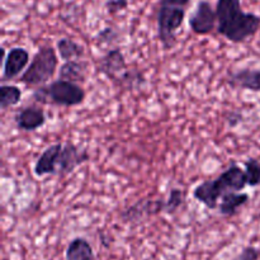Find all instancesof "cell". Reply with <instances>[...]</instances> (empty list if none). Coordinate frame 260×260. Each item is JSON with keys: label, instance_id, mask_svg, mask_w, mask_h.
<instances>
[{"label": "cell", "instance_id": "603a6c76", "mask_svg": "<svg viewBox=\"0 0 260 260\" xmlns=\"http://www.w3.org/2000/svg\"><path fill=\"white\" fill-rule=\"evenodd\" d=\"M260 250L255 246H246L233 260H259Z\"/></svg>", "mask_w": 260, "mask_h": 260}, {"label": "cell", "instance_id": "7c38bea8", "mask_svg": "<svg viewBox=\"0 0 260 260\" xmlns=\"http://www.w3.org/2000/svg\"><path fill=\"white\" fill-rule=\"evenodd\" d=\"M99 71L111 80H116L127 70V62L123 52L119 48H112L102 56L98 61Z\"/></svg>", "mask_w": 260, "mask_h": 260}, {"label": "cell", "instance_id": "2e32d148", "mask_svg": "<svg viewBox=\"0 0 260 260\" xmlns=\"http://www.w3.org/2000/svg\"><path fill=\"white\" fill-rule=\"evenodd\" d=\"M66 260H95L90 243L84 238H75L69 243L65 251Z\"/></svg>", "mask_w": 260, "mask_h": 260}, {"label": "cell", "instance_id": "277c9868", "mask_svg": "<svg viewBox=\"0 0 260 260\" xmlns=\"http://www.w3.org/2000/svg\"><path fill=\"white\" fill-rule=\"evenodd\" d=\"M85 90L79 84L61 79L37 88L32 94V99L37 103L52 104L65 108L80 106L85 101Z\"/></svg>", "mask_w": 260, "mask_h": 260}, {"label": "cell", "instance_id": "30bf717a", "mask_svg": "<svg viewBox=\"0 0 260 260\" xmlns=\"http://www.w3.org/2000/svg\"><path fill=\"white\" fill-rule=\"evenodd\" d=\"M47 117L45 111L37 106H25L18 109L14 116L15 126L18 129L25 132H33L46 124Z\"/></svg>", "mask_w": 260, "mask_h": 260}, {"label": "cell", "instance_id": "d6986e66", "mask_svg": "<svg viewBox=\"0 0 260 260\" xmlns=\"http://www.w3.org/2000/svg\"><path fill=\"white\" fill-rule=\"evenodd\" d=\"M22 101V90L19 86L12 84H3L0 86V108L7 111L8 108L18 106Z\"/></svg>", "mask_w": 260, "mask_h": 260}, {"label": "cell", "instance_id": "5bb4252c", "mask_svg": "<svg viewBox=\"0 0 260 260\" xmlns=\"http://www.w3.org/2000/svg\"><path fill=\"white\" fill-rule=\"evenodd\" d=\"M88 76V62L83 60L66 61L58 70V79L71 83H84Z\"/></svg>", "mask_w": 260, "mask_h": 260}, {"label": "cell", "instance_id": "9a60e30c", "mask_svg": "<svg viewBox=\"0 0 260 260\" xmlns=\"http://www.w3.org/2000/svg\"><path fill=\"white\" fill-rule=\"evenodd\" d=\"M250 196L243 192H231L221 198L218 205V213L223 217H233L238 213V211L245 205H248Z\"/></svg>", "mask_w": 260, "mask_h": 260}, {"label": "cell", "instance_id": "7a4b0ae2", "mask_svg": "<svg viewBox=\"0 0 260 260\" xmlns=\"http://www.w3.org/2000/svg\"><path fill=\"white\" fill-rule=\"evenodd\" d=\"M248 187L245 169L233 162L216 179L205 180L193 189V197L208 210L218 208L220 200L231 192H241Z\"/></svg>", "mask_w": 260, "mask_h": 260}, {"label": "cell", "instance_id": "9c48e42d", "mask_svg": "<svg viewBox=\"0 0 260 260\" xmlns=\"http://www.w3.org/2000/svg\"><path fill=\"white\" fill-rule=\"evenodd\" d=\"M89 154L85 150H80L73 142L63 144L62 150L60 154V161H58V177H66V175L74 173L76 168L89 160Z\"/></svg>", "mask_w": 260, "mask_h": 260}, {"label": "cell", "instance_id": "ba28073f", "mask_svg": "<svg viewBox=\"0 0 260 260\" xmlns=\"http://www.w3.org/2000/svg\"><path fill=\"white\" fill-rule=\"evenodd\" d=\"M3 51V81L14 80L27 70L29 65V52L24 47H12L9 51Z\"/></svg>", "mask_w": 260, "mask_h": 260}, {"label": "cell", "instance_id": "8992f818", "mask_svg": "<svg viewBox=\"0 0 260 260\" xmlns=\"http://www.w3.org/2000/svg\"><path fill=\"white\" fill-rule=\"evenodd\" d=\"M190 30L198 36H206L213 32V29H217V14L216 9L211 5L207 0H201L198 2L194 12L190 14L188 19Z\"/></svg>", "mask_w": 260, "mask_h": 260}, {"label": "cell", "instance_id": "7402d4cb", "mask_svg": "<svg viewBox=\"0 0 260 260\" xmlns=\"http://www.w3.org/2000/svg\"><path fill=\"white\" fill-rule=\"evenodd\" d=\"M118 32L114 28L107 27L95 36V40L101 43H112L118 38Z\"/></svg>", "mask_w": 260, "mask_h": 260}, {"label": "cell", "instance_id": "d4e9b609", "mask_svg": "<svg viewBox=\"0 0 260 260\" xmlns=\"http://www.w3.org/2000/svg\"><path fill=\"white\" fill-rule=\"evenodd\" d=\"M225 122L230 128H235L243 122V114L239 111H229L225 113Z\"/></svg>", "mask_w": 260, "mask_h": 260}, {"label": "cell", "instance_id": "6da1fadb", "mask_svg": "<svg viewBox=\"0 0 260 260\" xmlns=\"http://www.w3.org/2000/svg\"><path fill=\"white\" fill-rule=\"evenodd\" d=\"M217 33L233 43H243L255 36L260 28V15L244 12L241 0H217Z\"/></svg>", "mask_w": 260, "mask_h": 260}, {"label": "cell", "instance_id": "8fae6325", "mask_svg": "<svg viewBox=\"0 0 260 260\" xmlns=\"http://www.w3.org/2000/svg\"><path fill=\"white\" fill-rule=\"evenodd\" d=\"M62 147L63 144L56 142L43 150L33 168V173L36 177L43 178L46 175H57L58 161H60V154Z\"/></svg>", "mask_w": 260, "mask_h": 260}, {"label": "cell", "instance_id": "ffe728a7", "mask_svg": "<svg viewBox=\"0 0 260 260\" xmlns=\"http://www.w3.org/2000/svg\"><path fill=\"white\" fill-rule=\"evenodd\" d=\"M248 187H259L260 185V161L255 157H249L244 161Z\"/></svg>", "mask_w": 260, "mask_h": 260}, {"label": "cell", "instance_id": "5b68a950", "mask_svg": "<svg viewBox=\"0 0 260 260\" xmlns=\"http://www.w3.org/2000/svg\"><path fill=\"white\" fill-rule=\"evenodd\" d=\"M58 68V53L50 45H43L30 60L27 70L20 75L19 81L27 86H45L55 76Z\"/></svg>", "mask_w": 260, "mask_h": 260}, {"label": "cell", "instance_id": "44dd1931", "mask_svg": "<svg viewBox=\"0 0 260 260\" xmlns=\"http://www.w3.org/2000/svg\"><path fill=\"white\" fill-rule=\"evenodd\" d=\"M184 202V194L180 188H173L169 192V197L165 202V213L167 215H174L178 210L183 206Z\"/></svg>", "mask_w": 260, "mask_h": 260}, {"label": "cell", "instance_id": "52a82bcc", "mask_svg": "<svg viewBox=\"0 0 260 260\" xmlns=\"http://www.w3.org/2000/svg\"><path fill=\"white\" fill-rule=\"evenodd\" d=\"M165 202L167 200H151V198L137 201L136 203L128 206L126 210L122 211V221L124 223L140 222L145 218L165 213Z\"/></svg>", "mask_w": 260, "mask_h": 260}, {"label": "cell", "instance_id": "cb8c5ba5", "mask_svg": "<svg viewBox=\"0 0 260 260\" xmlns=\"http://www.w3.org/2000/svg\"><path fill=\"white\" fill-rule=\"evenodd\" d=\"M104 7H106L108 14L114 15L128 8V0H108Z\"/></svg>", "mask_w": 260, "mask_h": 260}, {"label": "cell", "instance_id": "4fadbf2b", "mask_svg": "<svg viewBox=\"0 0 260 260\" xmlns=\"http://www.w3.org/2000/svg\"><path fill=\"white\" fill-rule=\"evenodd\" d=\"M226 83L233 89H244L260 93V70L251 68L239 69L235 73L229 74Z\"/></svg>", "mask_w": 260, "mask_h": 260}, {"label": "cell", "instance_id": "ac0fdd59", "mask_svg": "<svg viewBox=\"0 0 260 260\" xmlns=\"http://www.w3.org/2000/svg\"><path fill=\"white\" fill-rule=\"evenodd\" d=\"M114 83L122 89L136 90V89H140L146 83V79H145L144 73L139 69H127L122 75H119L114 80Z\"/></svg>", "mask_w": 260, "mask_h": 260}, {"label": "cell", "instance_id": "3957f363", "mask_svg": "<svg viewBox=\"0 0 260 260\" xmlns=\"http://www.w3.org/2000/svg\"><path fill=\"white\" fill-rule=\"evenodd\" d=\"M190 0H160L156 9L157 37L164 50L177 45V32L183 25Z\"/></svg>", "mask_w": 260, "mask_h": 260}, {"label": "cell", "instance_id": "e0dca14e", "mask_svg": "<svg viewBox=\"0 0 260 260\" xmlns=\"http://www.w3.org/2000/svg\"><path fill=\"white\" fill-rule=\"evenodd\" d=\"M56 50H57L58 57L65 61V62L66 61L79 60L85 53L83 45L66 37L60 38L57 41V43H56Z\"/></svg>", "mask_w": 260, "mask_h": 260}]
</instances>
